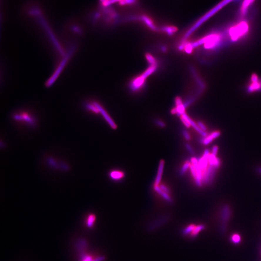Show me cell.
Segmentation results:
<instances>
[{
  "label": "cell",
  "mask_w": 261,
  "mask_h": 261,
  "mask_svg": "<svg viewBox=\"0 0 261 261\" xmlns=\"http://www.w3.org/2000/svg\"><path fill=\"white\" fill-rule=\"evenodd\" d=\"M14 121L19 123L34 127L36 125V115L31 110L28 109L21 108L14 112L12 114Z\"/></svg>",
  "instance_id": "cell-1"
},
{
  "label": "cell",
  "mask_w": 261,
  "mask_h": 261,
  "mask_svg": "<svg viewBox=\"0 0 261 261\" xmlns=\"http://www.w3.org/2000/svg\"><path fill=\"white\" fill-rule=\"evenodd\" d=\"M232 0H224L223 1H222V3H220V4H218L216 7L214 8L212 10H211L210 12L207 13L206 15H205L203 18H202L200 20H199L196 23L190 28V30L187 32L186 34H185V36L186 37H188L193 34V32L195 31L204 21H205L207 19H208V18L210 17L211 16L215 14L218 10H219L220 8H222L225 4H227V3H229V1H231Z\"/></svg>",
  "instance_id": "cell-2"
},
{
  "label": "cell",
  "mask_w": 261,
  "mask_h": 261,
  "mask_svg": "<svg viewBox=\"0 0 261 261\" xmlns=\"http://www.w3.org/2000/svg\"><path fill=\"white\" fill-rule=\"evenodd\" d=\"M204 228L203 225L196 226L195 225H190L186 227L183 230V233L185 235H189L190 237H195Z\"/></svg>",
  "instance_id": "cell-3"
},
{
  "label": "cell",
  "mask_w": 261,
  "mask_h": 261,
  "mask_svg": "<svg viewBox=\"0 0 261 261\" xmlns=\"http://www.w3.org/2000/svg\"><path fill=\"white\" fill-rule=\"evenodd\" d=\"M210 155V151L208 149H206L204 151L203 157L198 160L199 165L202 170H204V171L208 168V157Z\"/></svg>",
  "instance_id": "cell-4"
},
{
  "label": "cell",
  "mask_w": 261,
  "mask_h": 261,
  "mask_svg": "<svg viewBox=\"0 0 261 261\" xmlns=\"http://www.w3.org/2000/svg\"><path fill=\"white\" fill-rule=\"evenodd\" d=\"M181 116L183 117L184 118H185L188 121V122L190 123V125H191L193 127L195 128V130L197 132H198L199 133H200V135H201L202 136H203V137H205V138H206V137H207V133H206L205 131H204V130L201 129L199 127L198 125L196 124L195 123V122H194V121H193V120H192V119H191V118H190V117L186 114V113H184V114L182 115Z\"/></svg>",
  "instance_id": "cell-5"
},
{
  "label": "cell",
  "mask_w": 261,
  "mask_h": 261,
  "mask_svg": "<svg viewBox=\"0 0 261 261\" xmlns=\"http://www.w3.org/2000/svg\"><path fill=\"white\" fill-rule=\"evenodd\" d=\"M145 79L141 76L136 78L132 81L130 84V88L133 91H136L138 90L143 86L144 83Z\"/></svg>",
  "instance_id": "cell-6"
},
{
  "label": "cell",
  "mask_w": 261,
  "mask_h": 261,
  "mask_svg": "<svg viewBox=\"0 0 261 261\" xmlns=\"http://www.w3.org/2000/svg\"><path fill=\"white\" fill-rule=\"evenodd\" d=\"M165 165V162L164 160H160V162L159 165L158 166V172L157 174L156 177L155 178V185H159L160 183V180L162 179V174L163 173V168Z\"/></svg>",
  "instance_id": "cell-7"
},
{
  "label": "cell",
  "mask_w": 261,
  "mask_h": 261,
  "mask_svg": "<svg viewBox=\"0 0 261 261\" xmlns=\"http://www.w3.org/2000/svg\"><path fill=\"white\" fill-rule=\"evenodd\" d=\"M154 189L155 190V191L159 194L165 200L167 201L169 203H172L173 200L172 199L171 197L169 195L168 193H166L165 192H164L163 190H162L159 185H154Z\"/></svg>",
  "instance_id": "cell-8"
},
{
  "label": "cell",
  "mask_w": 261,
  "mask_h": 261,
  "mask_svg": "<svg viewBox=\"0 0 261 261\" xmlns=\"http://www.w3.org/2000/svg\"><path fill=\"white\" fill-rule=\"evenodd\" d=\"M157 65H151L141 76L145 79L148 76L152 74L156 70Z\"/></svg>",
  "instance_id": "cell-9"
},
{
  "label": "cell",
  "mask_w": 261,
  "mask_h": 261,
  "mask_svg": "<svg viewBox=\"0 0 261 261\" xmlns=\"http://www.w3.org/2000/svg\"><path fill=\"white\" fill-rule=\"evenodd\" d=\"M124 174L121 172L112 171L110 173V177L114 180H120L123 177Z\"/></svg>",
  "instance_id": "cell-10"
},
{
  "label": "cell",
  "mask_w": 261,
  "mask_h": 261,
  "mask_svg": "<svg viewBox=\"0 0 261 261\" xmlns=\"http://www.w3.org/2000/svg\"><path fill=\"white\" fill-rule=\"evenodd\" d=\"M190 162H186L181 167L180 171V175H183L185 174L187 170H188V169L190 167Z\"/></svg>",
  "instance_id": "cell-11"
},
{
  "label": "cell",
  "mask_w": 261,
  "mask_h": 261,
  "mask_svg": "<svg viewBox=\"0 0 261 261\" xmlns=\"http://www.w3.org/2000/svg\"><path fill=\"white\" fill-rule=\"evenodd\" d=\"M145 57H146L147 60H148V63H150V65H157L155 58L151 55L150 54H147L146 55H145Z\"/></svg>",
  "instance_id": "cell-12"
},
{
  "label": "cell",
  "mask_w": 261,
  "mask_h": 261,
  "mask_svg": "<svg viewBox=\"0 0 261 261\" xmlns=\"http://www.w3.org/2000/svg\"><path fill=\"white\" fill-rule=\"evenodd\" d=\"M95 220V216L93 214H91L87 218V224L89 226L92 225L94 223Z\"/></svg>",
  "instance_id": "cell-13"
},
{
  "label": "cell",
  "mask_w": 261,
  "mask_h": 261,
  "mask_svg": "<svg viewBox=\"0 0 261 261\" xmlns=\"http://www.w3.org/2000/svg\"><path fill=\"white\" fill-rule=\"evenodd\" d=\"M231 240L235 243H238L240 241V237L238 234H234L232 235Z\"/></svg>",
  "instance_id": "cell-14"
},
{
  "label": "cell",
  "mask_w": 261,
  "mask_h": 261,
  "mask_svg": "<svg viewBox=\"0 0 261 261\" xmlns=\"http://www.w3.org/2000/svg\"><path fill=\"white\" fill-rule=\"evenodd\" d=\"M216 157L213 155L212 154H210L208 157V165H214L216 160Z\"/></svg>",
  "instance_id": "cell-15"
},
{
  "label": "cell",
  "mask_w": 261,
  "mask_h": 261,
  "mask_svg": "<svg viewBox=\"0 0 261 261\" xmlns=\"http://www.w3.org/2000/svg\"><path fill=\"white\" fill-rule=\"evenodd\" d=\"M213 139V138L212 137V135H210L209 136H207L206 138H205L204 142H203V144L205 145H207L208 144H210L211 142L212 141Z\"/></svg>",
  "instance_id": "cell-16"
},
{
  "label": "cell",
  "mask_w": 261,
  "mask_h": 261,
  "mask_svg": "<svg viewBox=\"0 0 261 261\" xmlns=\"http://www.w3.org/2000/svg\"><path fill=\"white\" fill-rule=\"evenodd\" d=\"M185 147L186 148L187 150L189 151L190 153L192 155H193L195 153V151L193 148H192V146L188 143H186L185 144Z\"/></svg>",
  "instance_id": "cell-17"
},
{
  "label": "cell",
  "mask_w": 261,
  "mask_h": 261,
  "mask_svg": "<svg viewBox=\"0 0 261 261\" xmlns=\"http://www.w3.org/2000/svg\"><path fill=\"white\" fill-rule=\"evenodd\" d=\"M190 171H191V173H192V175H193V178L195 179L197 177V174H196V172L195 167H194L193 165H192V163L190 164Z\"/></svg>",
  "instance_id": "cell-18"
},
{
  "label": "cell",
  "mask_w": 261,
  "mask_h": 261,
  "mask_svg": "<svg viewBox=\"0 0 261 261\" xmlns=\"http://www.w3.org/2000/svg\"><path fill=\"white\" fill-rule=\"evenodd\" d=\"M180 119H181V121H182L183 123L185 125V126L187 128H189L190 127V124L188 121L185 118H184L183 117L181 116Z\"/></svg>",
  "instance_id": "cell-19"
},
{
  "label": "cell",
  "mask_w": 261,
  "mask_h": 261,
  "mask_svg": "<svg viewBox=\"0 0 261 261\" xmlns=\"http://www.w3.org/2000/svg\"><path fill=\"white\" fill-rule=\"evenodd\" d=\"M182 133H183L184 137V138H185L186 140H187V141L190 140V135H189V133H188L186 130H183V131H182Z\"/></svg>",
  "instance_id": "cell-20"
},
{
  "label": "cell",
  "mask_w": 261,
  "mask_h": 261,
  "mask_svg": "<svg viewBox=\"0 0 261 261\" xmlns=\"http://www.w3.org/2000/svg\"><path fill=\"white\" fill-rule=\"evenodd\" d=\"M159 187L160 188V189H161L162 190H163V191L165 192L166 193H169V192H170V190H169V189L167 187H166L165 185H163V184H160V185H159Z\"/></svg>",
  "instance_id": "cell-21"
},
{
  "label": "cell",
  "mask_w": 261,
  "mask_h": 261,
  "mask_svg": "<svg viewBox=\"0 0 261 261\" xmlns=\"http://www.w3.org/2000/svg\"><path fill=\"white\" fill-rule=\"evenodd\" d=\"M197 125H198L199 127L202 130H204V131H205V130H207V127H206L205 125H204V124L202 123V122H201V121H198V123H197Z\"/></svg>",
  "instance_id": "cell-22"
},
{
  "label": "cell",
  "mask_w": 261,
  "mask_h": 261,
  "mask_svg": "<svg viewBox=\"0 0 261 261\" xmlns=\"http://www.w3.org/2000/svg\"><path fill=\"white\" fill-rule=\"evenodd\" d=\"M155 123H156L157 125H158L160 127H162V128L165 126V124L163 122L160 121V120H156L155 121Z\"/></svg>",
  "instance_id": "cell-23"
},
{
  "label": "cell",
  "mask_w": 261,
  "mask_h": 261,
  "mask_svg": "<svg viewBox=\"0 0 261 261\" xmlns=\"http://www.w3.org/2000/svg\"><path fill=\"white\" fill-rule=\"evenodd\" d=\"M220 135V132H218V131L213 132V133H212L211 134V135H212V137L214 139L218 137H219V136Z\"/></svg>",
  "instance_id": "cell-24"
},
{
  "label": "cell",
  "mask_w": 261,
  "mask_h": 261,
  "mask_svg": "<svg viewBox=\"0 0 261 261\" xmlns=\"http://www.w3.org/2000/svg\"><path fill=\"white\" fill-rule=\"evenodd\" d=\"M218 150V147L217 145L214 146L212 149V154L213 155H214L215 156H216L217 154Z\"/></svg>",
  "instance_id": "cell-25"
},
{
  "label": "cell",
  "mask_w": 261,
  "mask_h": 261,
  "mask_svg": "<svg viewBox=\"0 0 261 261\" xmlns=\"http://www.w3.org/2000/svg\"><path fill=\"white\" fill-rule=\"evenodd\" d=\"M175 103L177 105V106H180V105H182V100H181V99L179 98V97L176 98L175 99Z\"/></svg>",
  "instance_id": "cell-26"
},
{
  "label": "cell",
  "mask_w": 261,
  "mask_h": 261,
  "mask_svg": "<svg viewBox=\"0 0 261 261\" xmlns=\"http://www.w3.org/2000/svg\"><path fill=\"white\" fill-rule=\"evenodd\" d=\"M257 171L259 173H261V167H259L257 168Z\"/></svg>",
  "instance_id": "cell-27"
}]
</instances>
